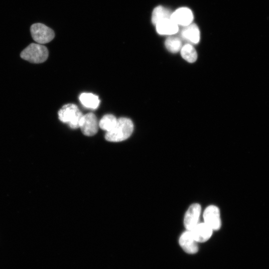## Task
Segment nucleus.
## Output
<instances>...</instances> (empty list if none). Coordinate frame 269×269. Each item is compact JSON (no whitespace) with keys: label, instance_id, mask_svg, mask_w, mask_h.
Listing matches in <instances>:
<instances>
[{"label":"nucleus","instance_id":"obj_1","mask_svg":"<svg viewBox=\"0 0 269 269\" xmlns=\"http://www.w3.org/2000/svg\"><path fill=\"white\" fill-rule=\"evenodd\" d=\"M134 130L132 121L127 118H120L117 120L115 127L106 132L105 139L111 142H120L128 138Z\"/></svg>","mask_w":269,"mask_h":269},{"label":"nucleus","instance_id":"obj_2","mask_svg":"<svg viewBox=\"0 0 269 269\" xmlns=\"http://www.w3.org/2000/svg\"><path fill=\"white\" fill-rule=\"evenodd\" d=\"M59 120L67 124L72 129L79 128L81 120L83 116L78 107L73 104L64 105L58 113Z\"/></svg>","mask_w":269,"mask_h":269},{"label":"nucleus","instance_id":"obj_3","mask_svg":"<svg viewBox=\"0 0 269 269\" xmlns=\"http://www.w3.org/2000/svg\"><path fill=\"white\" fill-rule=\"evenodd\" d=\"M48 51L46 46L39 43H31L20 53V57L30 62L40 63L46 60Z\"/></svg>","mask_w":269,"mask_h":269},{"label":"nucleus","instance_id":"obj_4","mask_svg":"<svg viewBox=\"0 0 269 269\" xmlns=\"http://www.w3.org/2000/svg\"><path fill=\"white\" fill-rule=\"evenodd\" d=\"M33 40L39 44H45L51 41L55 36L54 31L44 24L36 23L30 27Z\"/></svg>","mask_w":269,"mask_h":269},{"label":"nucleus","instance_id":"obj_5","mask_svg":"<svg viewBox=\"0 0 269 269\" xmlns=\"http://www.w3.org/2000/svg\"><path fill=\"white\" fill-rule=\"evenodd\" d=\"M98 127L97 117L92 113L83 115L79 125L82 133L87 136L95 135L98 132Z\"/></svg>","mask_w":269,"mask_h":269},{"label":"nucleus","instance_id":"obj_6","mask_svg":"<svg viewBox=\"0 0 269 269\" xmlns=\"http://www.w3.org/2000/svg\"><path fill=\"white\" fill-rule=\"evenodd\" d=\"M204 223L213 230H218L221 226L220 211L214 205L208 206L203 213Z\"/></svg>","mask_w":269,"mask_h":269},{"label":"nucleus","instance_id":"obj_7","mask_svg":"<svg viewBox=\"0 0 269 269\" xmlns=\"http://www.w3.org/2000/svg\"><path fill=\"white\" fill-rule=\"evenodd\" d=\"M201 211V206L197 203L193 204L189 207L184 218V224L187 230L191 231L199 223Z\"/></svg>","mask_w":269,"mask_h":269},{"label":"nucleus","instance_id":"obj_8","mask_svg":"<svg viewBox=\"0 0 269 269\" xmlns=\"http://www.w3.org/2000/svg\"><path fill=\"white\" fill-rule=\"evenodd\" d=\"M193 14L191 9L187 7H180L172 12L170 18L178 25L187 26L192 23Z\"/></svg>","mask_w":269,"mask_h":269},{"label":"nucleus","instance_id":"obj_9","mask_svg":"<svg viewBox=\"0 0 269 269\" xmlns=\"http://www.w3.org/2000/svg\"><path fill=\"white\" fill-rule=\"evenodd\" d=\"M179 243L183 250L188 254H194L198 252V243L190 231L187 230L182 234L179 238Z\"/></svg>","mask_w":269,"mask_h":269},{"label":"nucleus","instance_id":"obj_10","mask_svg":"<svg viewBox=\"0 0 269 269\" xmlns=\"http://www.w3.org/2000/svg\"><path fill=\"white\" fill-rule=\"evenodd\" d=\"M213 231L209 226L204 222L198 223L190 231L197 243H203L210 238Z\"/></svg>","mask_w":269,"mask_h":269},{"label":"nucleus","instance_id":"obj_11","mask_svg":"<svg viewBox=\"0 0 269 269\" xmlns=\"http://www.w3.org/2000/svg\"><path fill=\"white\" fill-rule=\"evenodd\" d=\"M155 26L156 31L161 35H173L178 31V25L170 18L160 21Z\"/></svg>","mask_w":269,"mask_h":269},{"label":"nucleus","instance_id":"obj_12","mask_svg":"<svg viewBox=\"0 0 269 269\" xmlns=\"http://www.w3.org/2000/svg\"><path fill=\"white\" fill-rule=\"evenodd\" d=\"M184 27L181 31L182 37L193 43H198L200 40V31L197 25L191 23Z\"/></svg>","mask_w":269,"mask_h":269},{"label":"nucleus","instance_id":"obj_13","mask_svg":"<svg viewBox=\"0 0 269 269\" xmlns=\"http://www.w3.org/2000/svg\"><path fill=\"white\" fill-rule=\"evenodd\" d=\"M79 101L83 106L91 109H96L99 106L100 99L98 96L90 93H83L79 96Z\"/></svg>","mask_w":269,"mask_h":269},{"label":"nucleus","instance_id":"obj_14","mask_svg":"<svg viewBox=\"0 0 269 269\" xmlns=\"http://www.w3.org/2000/svg\"><path fill=\"white\" fill-rule=\"evenodd\" d=\"M171 12L168 9L162 6L159 5L153 9L152 13L151 21L153 24L155 25L160 21L166 18H170Z\"/></svg>","mask_w":269,"mask_h":269},{"label":"nucleus","instance_id":"obj_15","mask_svg":"<svg viewBox=\"0 0 269 269\" xmlns=\"http://www.w3.org/2000/svg\"><path fill=\"white\" fill-rule=\"evenodd\" d=\"M180 52L182 58L189 63L194 62L197 58V52L191 44H185L181 47Z\"/></svg>","mask_w":269,"mask_h":269},{"label":"nucleus","instance_id":"obj_16","mask_svg":"<svg viewBox=\"0 0 269 269\" xmlns=\"http://www.w3.org/2000/svg\"><path fill=\"white\" fill-rule=\"evenodd\" d=\"M117 119L113 115L107 114L104 116L99 123L100 128L106 131H111L116 126Z\"/></svg>","mask_w":269,"mask_h":269},{"label":"nucleus","instance_id":"obj_17","mask_svg":"<svg viewBox=\"0 0 269 269\" xmlns=\"http://www.w3.org/2000/svg\"><path fill=\"white\" fill-rule=\"evenodd\" d=\"M165 46L170 52L176 53L181 50L182 43L180 39L178 37L171 36L166 39Z\"/></svg>","mask_w":269,"mask_h":269}]
</instances>
